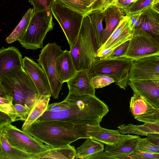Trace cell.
<instances>
[{
	"label": "cell",
	"instance_id": "obj_24",
	"mask_svg": "<svg viewBox=\"0 0 159 159\" xmlns=\"http://www.w3.org/2000/svg\"><path fill=\"white\" fill-rule=\"evenodd\" d=\"M52 95H40L25 121L22 129L24 130L41 116L46 110Z\"/></svg>",
	"mask_w": 159,
	"mask_h": 159
},
{
	"label": "cell",
	"instance_id": "obj_8",
	"mask_svg": "<svg viewBox=\"0 0 159 159\" xmlns=\"http://www.w3.org/2000/svg\"><path fill=\"white\" fill-rule=\"evenodd\" d=\"M51 10L64 32L70 48H71L77 39L84 16L56 0L52 5Z\"/></svg>",
	"mask_w": 159,
	"mask_h": 159
},
{
	"label": "cell",
	"instance_id": "obj_25",
	"mask_svg": "<svg viewBox=\"0 0 159 159\" xmlns=\"http://www.w3.org/2000/svg\"><path fill=\"white\" fill-rule=\"evenodd\" d=\"M104 146L101 142L91 138L87 139L76 150L75 158L90 159L92 156L102 152Z\"/></svg>",
	"mask_w": 159,
	"mask_h": 159
},
{
	"label": "cell",
	"instance_id": "obj_4",
	"mask_svg": "<svg viewBox=\"0 0 159 159\" xmlns=\"http://www.w3.org/2000/svg\"><path fill=\"white\" fill-rule=\"evenodd\" d=\"M51 9L33 12L24 35L18 40L22 47L34 50L43 47V40L54 25Z\"/></svg>",
	"mask_w": 159,
	"mask_h": 159
},
{
	"label": "cell",
	"instance_id": "obj_9",
	"mask_svg": "<svg viewBox=\"0 0 159 159\" xmlns=\"http://www.w3.org/2000/svg\"><path fill=\"white\" fill-rule=\"evenodd\" d=\"M159 56V40L141 28L134 30L124 57L132 61Z\"/></svg>",
	"mask_w": 159,
	"mask_h": 159
},
{
	"label": "cell",
	"instance_id": "obj_6",
	"mask_svg": "<svg viewBox=\"0 0 159 159\" xmlns=\"http://www.w3.org/2000/svg\"><path fill=\"white\" fill-rule=\"evenodd\" d=\"M0 130L11 146L34 156L52 148L11 123L0 124Z\"/></svg>",
	"mask_w": 159,
	"mask_h": 159
},
{
	"label": "cell",
	"instance_id": "obj_27",
	"mask_svg": "<svg viewBox=\"0 0 159 159\" xmlns=\"http://www.w3.org/2000/svg\"><path fill=\"white\" fill-rule=\"evenodd\" d=\"M34 12V9L30 8L26 12L20 21L11 33L6 38V40L8 43L18 41L25 34Z\"/></svg>",
	"mask_w": 159,
	"mask_h": 159
},
{
	"label": "cell",
	"instance_id": "obj_21",
	"mask_svg": "<svg viewBox=\"0 0 159 159\" xmlns=\"http://www.w3.org/2000/svg\"><path fill=\"white\" fill-rule=\"evenodd\" d=\"M104 15L106 26L103 30L102 45L108 39L125 16L122 10L116 4L112 5L107 8L104 11Z\"/></svg>",
	"mask_w": 159,
	"mask_h": 159
},
{
	"label": "cell",
	"instance_id": "obj_14",
	"mask_svg": "<svg viewBox=\"0 0 159 159\" xmlns=\"http://www.w3.org/2000/svg\"><path fill=\"white\" fill-rule=\"evenodd\" d=\"M140 136L131 135L112 145H106L105 154L107 159H127L136 149Z\"/></svg>",
	"mask_w": 159,
	"mask_h": 159
},
{
	"label": "cell",
	"instance_id": "obj_29",
	"mask_svg": "<svg viewBox=\"0 0 159 159\" xmlns=\"http://www.w3.org/2000/svg\"><path fill=\"white\" fill-rule=\"evenodd\" d=\"M64 6L78 13L83 16L87 15L90 0H56Z\"/></svg>",
	"mask_w": 159,
	"mask_h": 159
},
{
	"label": "cell",
	"instance_id": "obj_43",
	"mask_svg": "<svg viewBox=\"0 0 159 159\" xmlns=\"http://www.w3.org/2000/svg\"><path fill=\"white\" fill-rule=\"evenodd\" d=\"M158 2H159V0H154L153 2L152 3V5Z\"/></svg>",
	"mask_w": 159,
	"mask_h": 159
},
{
	"label": "cell",
	"instance_id": "obj_35",
	"mask_svg": "<svg viewBox=\"0 0 159 159\" xmlns=\"http://www.w3.org/2000/svg\"><path fill=\"white\" fill-rule=\"evenodd\" d=\"M56 0H29L34 7V12L42 11L51 9Z\"/></svg>",
	"mask_w": 159,
	"mask_h": 159
},
{
	"label": "cell",
	"instance_id": "obj_18",
	"mask_svg": "<svg viewBox=\"0 0 159 159\" xmlns=\"http://www.w3.org/2000/svg\"><path fill=\"white\" fill-rule=\"evenodd\" d=\"M138 20L139 25L136 29H143L159 40V12L155 10L152 5L142 10Z\"/></svg>",
	"mask_w": 159,
	"mask_h": 159
},
{
	"label": "cell",
	"instance_id": "obj_41",
	"mask_svg": "<svg viewBox=\"0 0 159 159\" xmlns=\"http://www.w3.org/2000/svg\"><path fill=\"white\" fill-rule=\"evenodd\" d=\"M0 125L6 123L12 122L11 118L6 114L0 111Z\"/></svg>",
	"mask_w": 159,
	"mask_h": 159
},
{
	"label": "cell",
	"instance_id": "obj_7",
	"mask_svg": "<svg viewBox=\"0 0 159 159\" xmlns=\"http://www.w3.org/2000/svg\"><path fill=\"white\" fill-rule=\"evenodd\" d=\"M64 51L55 43H48L42 48L37 61L48 78L52 95L55 99L58 98L63 84L57 74L56 63L58 57Z\"/></svg>",
	"mask_w": 159,
	"mask_h": 159
},
{
	"label": "cell",
	"instance_id": "obj_2",
	"mask_svg": "<svg viewBox=\"0 0 159 159\" xmlns=\"http://www.w3.org/2000/svg\"><path fill=\"white\" fill-rule=\"evenodd\" d=\"M34 82L23 67L0 77V97L13 98V104H20L30 110L40 97Z\"/></svg>",
	"mask_w": 159,
	"mask_h": 159
},
{
	"label": "cell",
	"instance_id": "obj_31",
	"mask_svg": "<svg viewBox=\"0 0 159 159\" xmlns=\"http://www.w3.org/2000/svg\"><path fill=\"white\" fill-rule=\"evenodd\" d=\"M90 1L87 16L94 11H99L103 12L110 6L116 4L115 0H90Z\"/></svg>",
	"mask_w": 159,
	"mask_h": 159
},
{
	"label": "cell",
	"instance_id": "obj_19",
	"mask_svg": "<svg viewBox=\"0 0 159 159\" xmlns=\"http://www.w3.org/2000/svg\"><path fill=\"white\" fill-rule=\"evenodd\" d=\"M90 138L106 145H114L128 137L129 134H121L118 130L102 128L100 125L93 126L87 132Z\"/></svg>",
	"mask_w": 159,
	"mask_h": 159
},
{
	"label": "cell",
	"instance_id": "obj_30",
	"mask_svg": "<svg viewBox=\"0 0 159 159\" xmlns=\"http://www.w3.org/2000/svg\"><path fill=\"white\" fill-rule=\"evenodd\" d=\"M154 0H136L122 10L125 15L129 16L140 12L147 6L152 5Z\"/></svg>",
	"mask_w": 159,
	"mask_h": 159
},
{
	"label": "cell",
	"instance_id": "obj_38",
	"mask_svg": "<svg viewBox=\"0 0 159 159\" xmlns=\"http://www.w3.org/2000/svg\"><path fill=\"white\" fill-rule=\"evenodd\" d=\"M145 136L148 140L159 146V133H148Z\"/></svg>",
	"mask_w": 159,
	"mask_h": 159
},
{
	"label": "cell",
	"instance_id": "obj_16",
	"mask_svg": "<svg viewBox=\"0 0 159 159\" xmlns=\"http://www.w3.org/2000/svg\"><path fill=\"white\" fill-rule=\"evenodd\" d=\"M93 77L89 69L78 70L75 75L67 82L69 93L95 96V89L90 84Z\"/></svg>",
	"mask_w": 159,
	"mask_h": 159
},
{
	"label": "cell",
	"instance_id": "obj_10",
	"mask_svg": "<svg viewBox=\"0 0 159 159\" xmlns=\"http://www.w3.org/2000/svg\"><path fill=\"white\" fill-rule=\"evenodd\" d=\"M159 80V56L132 61L129 80Z\"/></svg>",
	"mask_w": 159,
	"mask_h": 159
},
{
	"label": "cell",
	"instance_id": "obj_3",
	"mask_svg": "<svg viewBox=\"0 0 159 159\" xmlns=\"http://www.w3.org/2000/svg\"><path fill=\"white\" fill-rule=\"evenodd\" d=\"M98 47L94 30L88 16H84L77 39L70 52L77 70L89 69L97 57Z\"/></svg>",
	"mask_w": 159,
	"mask_h": 159
},
{
	"label": "cell",
	"instance_id": "obj_33",
	"mask_svg": "<svg viewBox=\"0 0 159 159\" xmlns=\"http://www.w3.org/2000/svg\"><path fill=\"white\" fill-rule=\"evenodd\" d=\"M114 82L115 80L113 78L104 75L94 76L90 81L91 84L95 89L102 88Z\"/></svg>",
	"mask_w": 159,
	"mask_h": 159
},
{
	"label": "cell",
	"instance_id": "obj_34",
	"mask_svg": "<svg viewBox=\"0 0 159 159\" xmlns=\"http://www.w3.org/2000/svg\"><path fill=\"white\" fill-rule=\"evenodd\" d=\"M130 40H128L121 44L107 55L100 58H117L124 57L129 47Z\"/></svg>",
	"mask_w": 159,
	"mask_h": 159
},
{
	"label": "cell",
	"instance_id": "obj_28",
	"mask_svg": "<svg viewBox=\"0 0 159 159\" xmlns=\"http://www.w3.org/2000/svg\"><path fill=\"white\" fill-rule=\"evenodd\" d=\"M88 16H89L93 26L99 49L102 45L104 29L102 22L104 18V12L99 11H94Z\"/></svg>",
	"mask_w": 159,
	"mask_h": 159
},
{
	"label": "cell",
	"instance_id": "obj_40",
	"mask_svg": "<svg viewBox=\"0 0 159 159\" xmlns=\"http://www.w3.org/2000/svg\"><path fill=\"white\" fill-rule=\"evenodd\" d=\"M136 0H115L116 5L121 9L128 6Z\"/></svg>",
	"mask_w": 159,
	"mask_h": 159
},
{
	"label": "cell",
	"instance_id": "obj_32",
	"mask_svg": "<svg viewBox=\"0 0 159 159\" xmlns=\"http://www.w3.org/2000/svg\"><path fill=\"white\" fill-rule=\"evenodd\" d=\"M137 149L143 152L159 154V146L148 141L146 138H139Z\"/></svg>",
	"mask_w": 159,
	"mask_h": 159
},
{
	"label": "cell",
	"instance_id": "obj_20",
	"mask_svg": "<svg viewBox=\"0 0 159 159\" xmlns=\"http://www.w3.org/2000/svg\"><path fill=\"white\" fill-rule=\"evenodd\" d=\"M56 68L59 79L63 84L73 78L77 71L74 66L70 52L67 50H64L57 58Z\"/></svg>",
	"mask_w": 159,
	"mask_h": 159
},
{
	"label": "cell",
	"instance_id": "obj_42",
	"mask_svg": "<svg viewBox=\"0 0 159 159\" xmlns=\"http://www.w3.org/2000/svg\"><path fill=\"white\" fill-rule=\"evenodd\" d=\"M153 8L157 11L159 12V2L152 5Z\"/></svg>",
	"mask_w": 159,
	"mask_h": 159
},
{
	"label": "cell",
	"instance_id": "obj_5",
	"mask_svg": "<svg viewBox=\"0 0 159 159\" xmlns=\"http://www.w3.org/2000/svg\"><path fill=\"white\" fill-rule=\"evenodd\" d=\"M132 60L123 57L112 58H98L89 70L93 76H107L113 78L116 84L125 89L128 85Z\"/></svg>",
	"mask_w": 159,
	"mask_h": 159
},
{
	"label": "cell",
	"instance_id": "obj_36",
	"mask_svg": "<svg viewBox=\"0 0 159 159\" xmlns=\"http://www.w3.org/2000/svg\"><path fill=\"white\" fill-rule=\"evenodd\" d=\"M13 106L15 109V121H25L30 111V109L20 104H13Z\"/></svg>",
	"mask_w": 159,
	"mask_h": 159
},
{
	"label": "cell",
	"instance_id": "obj_22",
	"mask_svg": "<svg viewBox=\"0 0 159 159\" xmlns=\"http://www.w3.org/2000/svg\"><path fill=\"white\" fill-rule=\"evenodd\" d=\"M0 159H32L34 155L11 146L0 133Z\"/></svg>",
	"mask_w": 159,
	"mask_h": 159
},
{
	"label": "cell",
	"instance_id": "obj_11",
	"mask_svg": "<svg viewBox=\"0 0 159 159\" xmlns=\"http://www.w3.org/2000/svg\"><path fill=\"white\" fill-rule=\"evenodd\" d=\"M144 123L141 125L122 124L118 128L121 134H133L145 136L148 133H159V109H151L136 119Z\"/></svg>",
	"mask_w": 159,
	"mask_h": 159
},
{
	"label": "cell",
	"instance_id": "obj_15",
	"mask_svg": "<svg viewBox=\"0 0 159 159\" xmlns=\"http://www.w3.org/2000/svg\"><path fill=\"white\" fill-rule=\"evenodd\" d=\"M134 93L144 97L156 108L159 109V80H129Z\"/></svg>",
	"mask_w": 159,
	"mask_h": 159
},
{
	"label": "cell",
	"instance_id": "obj_26",
	"mask_svg": "<svg viewBox=\"0 0 159 159\" xmlns=\"http://www.w3.org/2000/svg\"><path fill=\"white\" fill-rule=\"evenodd\" d=\"M154 107L143 96L134 93L130 102V110L136 119Z\"/></svg>",
	"mask_w": 159,
	"mask_h": 159
},
{
	"label": "cell",
	"instance_id": "obj_17",
	"mask_svg": "<svg viewBox=\"0 0 159 159\" xmlns=\"http://www.w3.org/2000/svg\"><path fill=\"white\" fill-rule=\"evenodd\" d=\"M22 56L18 48L13 46L0 49V77L23 67Z\"/></svg>",
	"mask_w": 159,
	"mask_h": 159
},
{
	"label": "cell",
	"instance_id": "obj_23",
	"mask_svg": "<svg viewBox=\"0 0 159 159\" xmlns=\"http://www.w3.org/2000/svg\"><path fill=\"white\" fill-rule=\"evenodd\" d=\"M76 152L74 146L68 144L60 148H51L35 155L33 159H74L75 158Z\"/></svg>",
	"mask_w": 159,
	"mask_h": 159
},
{
	"label": "cell",
	"instance_id": "obj_37",
	"mask_svg": "<svg viewBox=\"0 0 159 159\" xmlns=\"http://www.w3.org/2000/svg\"><path fill=\"white\" fill-rule=\"evenodd\" d=\"M132 159H159V154L143 152L136 149L128 158Z\"/></svg>",
	"mask_w": 159,
	"mask_h": 159
},
{
	"label": "cell",
	"instance_id": "obj_39",
	"mask_svg": "<svg viewBox=\"0 0 159 159\" xmlns=\"http://www.w3.org/2000/svg\"><path fill=\"white\" fill-rule=\"evenodd\" d=\"M141 14V11L136 14L128 16L130 26L133 32L135 25L139 19Z\"/></svg>",
	"mask_w": 159,
	"mask_h": 159
},
{
	"label": "cell",
	"instance_id": "obj_12",
	"mask_svg": "<svg viewBox=\"0 0 159 159\" xmlns=\"http://www.w3.org/2000/svg\"><path fill=\"white\" fill-rule=\"evenodd\" d=\"M133 35L129 17L125 15L108 39L98 50L97 57L101 58L105 56L121 44L130 40Z\"/></svg>",
	"mask_w": 159,
	"mask_h": 159
},
{
	"label": "cell",
	"instance_id": "obj_1",
	"mask_svg": "<svg viewBox=\"0 0 159 159\" xmlns=\"http://www.w3.org/2000/svg\"><path fill=\"white\" fill-rule=\"evenodd\" d=\"M94 126L52 120L34 121L24 130L52 148L66 146L80 139H88L87 132Z\"/></svg>",
	"mask_w": 159,
	"mask_h": 159
},
{
	"label": "cell",
	"instance_id": "obj_13",
	"mask_svg": "<svg viewBox=\"0 0 159 159\" xmlns=\"http://www.w3.org/2000/svg\"><path fill=\"white\" fill-rule=\"evenodd\" d=\"M23 67L29 74L40 95H52L49 82L41 66L31 58L23 59Z\"/></svg>",
	"mask_w": 159,
	"mask_h": 159
}]
</instances>
